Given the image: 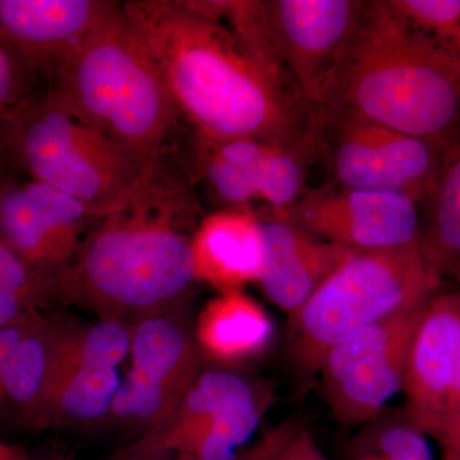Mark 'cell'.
Masks as SVG:
<instances>
[{
  "instance_id": "cell-3",
  "label": "cell",
  "mask_w": 460,
  "mask_h": 460,
  "mask_svg": "<svg viewBox=\"0 0 460 460\" xmlns=\"http://www.w3.org/2000/svg\"><path fill=\"white\" fill-rule=\"evenodd\" d=\"M319 109L420 138L447 156L460 145V68L410 31L387 0H366Z\"/></svg>"
},
{
  "instance_id": "cell-21",
  "label": "cell",
  "mask_w": 460,
  "mask_h": 460,
  "mask_svg": "<svg viewBox=\"0 0 460 460\" xmlns=\"http://www.w3.org/2000/svg\"><path fill=\"white\" fill-rule=\"evenodd\" d=\"M419 247L441 281H460V145L445 157L434 190L420 204Z\"/></svg>"
},
{
  "instance_id": "cell-1",
  "label": "cell",
  "mask_w": 460,
  "mask_h": 460,
  "mask_svg": "<svg viewBox=\"0 0 460 460\" xmlns=\"http://www.w3.org/2000/svg\"><path fill=\"white\" fill-rule=\"evenodd\" d=\"M122 8L195 136L271 142L320 157L317 109L226 23L193 0H135Z\"/></svg>"
},
{
  "instance_id": "cell-19",
  "label": "cell",
  "mask_w": 460,
  "mask_h": 460,
  "mask_svg": "<svg viewBox=\"0 0 460 460\" xmlns=\"http://www.w3.org/2000/svg\"><path fill=\"white\" fill-rule=\"evenodd\" d=\"M272 337L274 325L261 305L242 290H229L202 308L195 341L205 358L237 366L265 353Z\"/></svg>"
},
{
  "instance_id": "cell-29",
  "label": "cell",
  "mask_w": 460,
  "mask_h": 460,
  "mask_svg": "<svg viewBox=\"0 0 460 460\" xmlns=\"http://www.w3.org/2000/svg\"><path fill=\"white\" fill-rule=\"evenodd\" d=\"M44 319L40 311L16 293L0 288V329L32 325Z\"/></svg>"
},
{
  "instance_id": "cell-15",
  "label": "cell",
  "mask_w": 460,
  "mask_h": 460,
  "mask_svg": "<svg viewBox=\"0 0 460 460\" xmlns=\"http://www.w3.org/2000/svg\"><path fill=\"white\" fill-rule=\"evenodd\" d=\"M460 348V290L436 292L419 321L405 368V411L422 428L440 416Z\"/></svg>"
},
{
  "instance_id": "cell-34",
  "label": "cell",
  "mask_w": 460,
  "mask_h": 460,
  "mask_svg": "<svg viewBox=\"0 0 460 460\" xmlns=\"http://www.w3.org/2000/svg\"><path fill=\"white\" fill-rule=\"evenodd\" d=\"M16 165L13 164L11 154L5 138L4 128H3L2 118H0V177L7 174L8 172L13 171Z\"/></svg>"
},
{
  "instance_id": "cell-8",
  "label": "cell",
  "mask_w": 460,
  "mask_h": 460,
  "mask_svg": "<svg viewBox=\"0 0 460 460\" xmlns=\"http://www.w3.org/2000/svg\"><path fill=\"white\" fill-rule=\"evenodd\" d=\"M429 298L366 326L326 353L319 371L338 422L366 425L402 390L411 338Z\"/></svg>"
},
{
  "instance_id": "cell-27",
  "label": "cell",
  "mask_w": 460,
  "mask_h": 460,
  "mask_svg": "<svg viewBox=\"0 0 460 460\" xmlns=\"http://www.w3.org/2000/svg\"><path fill=\"white\" fill-rule=\"evenodd\" d=\"M35 75L22 54L0 33V118L31 95Z\"/></svg>"
},
{
  "instance_id": "cell-25",
  "label": "cell",
  "mask_w": 460,
  "mask_h": 460,
  "mask_svg": "<svg viewBox=\"0 0 460 460\" xmlns=\"http://www.w3.org/2000/svg\"><path fill=\"white\" fill-rule=\"evenodd\" d=\"M410 31L460 68V0H387Z\"/></svg>"
},
{
  "instance_id": "cell-28",
  "label": "cell",
  "mask_w": 460,
  "mask_h": 460,
  "mask_svg": "<svg viewBox=\"0 0 460 460\" xmlns=\"http://www.w3.org/2000/svg\"><path fill=\"white\" fill-rule=\"evenodd\" d=\"M301 428L296 420H287L266 431L265 434L242 449L232 460H271Z\"/></svg>"
},
{
  "instance_id": "cell-33",
  "label": "cell",
  "mask_w": 460,
  "mask_h": 460,
  "mask_svg": "<svg viewBox=\"0 0 460 460\" xmlns=\"http://www.w3.org/2000/svg\"><path fill=\"white\" fill-rule=\"evenodd\" d=\"M443 447L444 460H460V425L445 426L429 432Z\"/></svg>"
},
{
  "instance_id": "cell-31",
  "label": "cell",
  "mask_w": 460,
  "mask_h": 460,
  "mask_svg": "<svg viewBox=\"0 0 460 460\" xmlns=\"http://www.w3.org/2000/svg\"><path fill=\"white\" fill-rule=\"evenodd\" d=\"M456 422H460V348L456 363H454L452 383H450L449 393H447L444 410L438 419L426 423V425L422 426L420 429L428 435L429 429Z\"/></svg>"
},
{
  "instance_id": "cell-10",
  "label": "cell",
  "mask_w": 460,
  "mask_h": 460,
  "mask_svg": "<svg viewBox=\"0 0 460 460\" xmlns=\"http://www.w3.org/2000/svg\"><path fill=\"white\" fill-rule=\"evenodd\" d=\"M314 157L260 140H208L195 136L190 178L201 181L223 208L277 214L305 193V174Z\"/></svg>"
},
{
  "instance_id": "cell-12",
  "label": "cell",
  "mask_w": 460,
  "mask_h": 460,
  "mask_svg": "<svg viewBox=\"0 0 460 460\" xmlns=\"http://www.w3.org/2000/svg\"><path fill=\"white\" fill-rule=\"evenodd\" d=\"M132 367L120 381L111 420L154 428L180 404L202 372L198 344L165 314L131 326Z\"/></svg>"
},
{
  "instance_id": "cell-22",
  "label": "cell",
  "mask_w": 460,
  "mask_h": 460,
  "mask_svg": "<svg viewBox=\"0 0 460 460\" xmlns=\"http://www.w3.org/2000/svg\"><path fill=\"white\" fill-rule=\"evenodd\" d=\"M47 332L53 365L117 368L131 350V326L118 321L77 325L48 320Z\"/></svg>"
},
{
  "instance_id": "cell-2",
  "label": "cell",
  "mask_w": 460,
  "mask_h": 460,
  "mask_svg": "<svg viewBox=\"0 0 460 460\" xmlns=\"http://www.w3.org/2000/svg\"><path fill=\"white\" fill-rule=\"evenodd\" d=\"M198 213L190 175L160 160L123 208L93 224L60 275L63 299L128 326L172 310L196 281L190 241Z\"/></svg>"
},
{
  "instance_id": "cell-4",
  "label": "cell",
  "mask_w": 460,
  "mask_h": 460,
  "mask_svg": "<svg viewBox=\"0 0 460 460\" xmlns=\"http://www.w3.org/2000/svg\"><path fill=\"white\" fill-rule=\"evenodd\" d=\"M49 87L113 141L141 174L163 159L180 111L122 3L66 58Z\"/></svg>"
},
{
  "instance_id": "cell-37",
  "label": "cell",
  "mask_w": 460,
  "mask_h": 460,
  "mask_svg": "<svg viewBox=\"0 0 460 460\" xmlns=\"http://www.w3.org/2000/svg\"><path fill=\"white\" fill-rule=\"evenodd\" d=\"M453 425H460V422H456V423H449V425H443V426H438V428H445V426H453ZM438 428H435V429H438ZM432 429H429V432H431ZM428 432V434H429Z\"/></svg>"
},
{
  "instance_id": "cell-17",
  "label": "cell",
  "mask_w": 460,
  "mask_h": 460,
  "mask_svg": "<svg viewBox=\"0 0 460 460\" xmlns=\"http://www.w3.org/2000/svg\"><path fill=\"white\" fill-rule=\"evenodd\" d=\"M263 383H251L224 370L202 371L180 404L162 422L117 458L174 460L211 431L229 411L257 394Z\"/></svg>"
},
{
  "instance_id": "cell-6",
  "label": "cell",
  "mask_w": 460,
  "mask_h": 460,
  "mask_svg": "<svg viewBox=\"0 0 460 460\" xmlns=\"http://www.w3.org/2000/svg\"><path fill=\"white\" fill-rule=\"evenodd\" d=\"M443 281L419 243L356 251L310 301L290 317L293 344L305 371H319L326 353L366 326L425 301Z\"/></svg>"
},
{
  "instance_id": "cell-18",
  "label": "cell",
  "mask_w": 460,
  "mask_h": 460,
  "mask_svg": "<svg viewBox=\"0 0 460 460\" xmlns=\"http://www.w3.org/2000/svg\"><path fill=\"white\" fill-rule=\"evenodd\" d=\"M190 253L196 281L220 293L259 283L266 260L261 217L246 208H220L206 215L193 233Z\"/></svg>"
},
{
  "instance_id": "cell-9",
  "label": "cell",
  "mask_w": 460,
  "mask_h": 460,
  "mask_svg": "<svg viewBox=\"0 0 460 460\" xmlns=\"http://www.w3.org/2000/svg\"><path fill=\"white\" fill-rule=\"evenodd\" d=\"M366 0H265L272 42L296 90L323 107L349 49Z\"/></svg>"
},
{
  "instance_id": "cell-24",
  "label": "cell",
  "mask_w": 460,
  "mask_h": 460,
  "mask_svg": "<svg viewBox=\"0 0 460 460\" xmlns=\"http://www.w3.org/2000/svg\"><path fill=\"white\" fill-rule=\"evenodd\" d=\"M365 426L347 460H434L428 435L405 410L389 416L385 411Z\"/></svg>"
},
{
  "instance_id": "cell-32",
  "label": "cell",
  "mask_w": 460,
  "mask_h": 460,
  "mask_svg": "<svg viewBox=\"0 0 460 460\" xmlns=\"http://www.w3.org/2000/svg\"><path fill=\"white\" fill-rule=\"evenodd\" d=\"M41 321H39V323H41ZM39 323H32V325L16 326V328L0 329V411L4 410L2 386L3 377H4L9 358H11L13 350L16 349L17 344L20 343L21 339L26 334L27 330Z\"/></svg>"
},
{
  "instance_id": "cell-30",
  "label": "cell",
  "mask_w": 460,
  "mask_h": 460,
  "mask_svg": "<svg viewBox=\"0 0 460 460\" xmlns=\"http://www.w3.org/2000/svg\"><path fill=\"white\" fill-rule=\"evenodd\" d=\"M271 460H328L307 429L299 428Z\"/></svg>"
},
{
  "instance_id": "cell-13",
  "label": "cell",
  "mask_w": 460,
  "mask_h": 460,
  "mask_svg": "<svg viewBox=\"0 0 460 460\" xmlns=\"http://www.w3.org/2000/svg\"><path fill=\"white\" fill-rule=\"evenodd\" d=\"M17 172L0 177V241L59 279L98 219L77 199Z\"/></svg>"
},
{
  "instance_id": "cell-35",
  "label": "cell",
  "mask_w": 460,
  "mask_h": 460,
  "mask_svg": "<svg viewBox=\"0 0 460 460\" xmlns=\"http://www.w3.org/2000/svg\"><path fill=\"white\" fill-rule=\"evenodd\" d=\"M0 460H31L21 447L0 443Z\"/></svg>"
},
{
  "instance_id": "cell-14",
  "label": "cell",
  "mask_w": 460,
  "mask_h": 460,
  "mask_svg": "<svg viewBox=\"0 0 460 460\" xmlns=\"http://www.w3.org/2000/svg\"><path fill=\"white\" fill-rule=\"evenodd\" d=\"M119 4L109 0H0V33L36 75H56Z\"/></svg>"
},
{
  "instance_id": "cell-11",
  "label": "cell",
  "mask_w": 460,
  "mask_h": 460,
  "mask_svg": "<svg viewBox=\"0 0 460 460\" xmlns=\"http://www.w3.org/2000/svg\"><path fill=\"white\" fill-rule=\"evenodd\" d=\"M275 217L314 237L354 251L389 250L419 243L420 205L402 193L329 186L305 190Z\"/></svg>"
},
{
  "instance_id": "cell-5",
  "label": "cell",
  "mask_w": 460,
  "mask_h": 460,
  "mask_svg": "<svg viewBox=\"0 0 460 460\" xmlns=\"http://www.w3.org/2000/svg\"><path fill=\"white\" fill-rule=\"evenodd\" d=\"M2 123L18 171L77 199L96 219L123 208L140 184L126 154L50 87L31 93Z\"/></svg>"
},
{
  "instance_id": "cell-7",
  "label": "cell",
  "mask_w": 460,
  "mask_h": 460,
  "mask_svg": "<svg viewBox=\"0 0 460 460\" xmlns=\"http://www.w3.org/2000/svg\"><path fill=\"white\" fill-rule=\"evenodd\" d=\"M319 115L320 157L332 184L402 193L420 205L429 198L447 157L438 148L380 124L321 109Z\"/></svg>"
},
{
  "instance_id": "cell-23",
  "label": "cell",
  "mask_w": 460,
  "mask_h": 460,
  "mask_svg": "<svg viewBox=\"0 0 460 460\" xmlns=\"http://www.w3.org/2000/svg\"><path fill=\"white\" fill-rule=\"evenodd\" d=\"M47 321L27 330L12 353L3 377L4 408L20 411L25 425L38 408L49 378L51 350Z\"/></svg>"
},
{
  "instance_id": "cell-20",
  "label": "cell",
  "mask_w": 460,
  "mask_h": 460,
  "mask_svg": "<svg viewBox=\"0 0 460 460\" xmlns=\"http://www.w3.org/2000/svg\"><path fill=\"white\" fill-rule=\"evenodd\" d=\"M119 385L115 368L51 363L44 394L26 426L32 429L60 428L109 417Z\"/></svg>"
},
{
  "instance_id": "cell-16",
  "label": "cell",
  "mask_w": 460,
  "mask_h": 460,
  "mask_svg": "<svg viewBox=\"0 0 460 460\" xmlns=\"http://www.w3.org/2000/svg\"><path fill=\"white\" fill-rule=\"evenodd\" d=\"M259 217L265 232L266 260L257 284L272 304L292 317L356 251L283 220Z\"/></svg>"
},
{
  "instance_id": "cell-26",
  "label": "cell",
  "mask_w": 460,
  "mask_h": 460,
  "mask_svg": "<svg viewBox=\"0 0 460 460\" xmlns=\"http://www.w3.org/2000/svg\"><path fill=\"white\" fill-rule=\"evenodd\" d=\"M0 288L16 293L40 313L56 302H65L59 279L33 268L3 241H0Z\"/></svg>"
},
{
  "instance_id": "cell-36",
  "label": "cell",
  "mask_w": 460,
  "mask_h": 460,
  "mask_svg": "<svg viewBox=\"0 0 460 460\" xmlns=\"http://www.w3.org/2000/svg\"><path fill=\"white\" fill-rule=\"evenodd\" d=\"M33 460V459H31ZM39 460H72L71 458H68V456H53V458H47V459H39Z\"/></svg>"
},
{
  "instance_id": "cell-38",
  "label": "cell",
  "mask_w": 460,
  "mask_h": 460,
  "mask_svg": "<svg viewBox=\"0 0 460 460\" xmlns=\"http://www.w3.org/2000/svg\"><path fill=\"white\" fill-rule=\"evenodd\" d=\"M113 460H138V459H126V458H117V456H114Z\"/></svg>"
}]
</instances>
